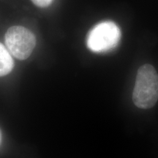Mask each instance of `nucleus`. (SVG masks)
<instances>
[{
	"instance_id": "f257e3e1",
	"label": "nucleus",
	"mask_w": 158,
	"mask_h": 158,
	"mask_svg": "<svg viewBox=\"0 0 158 158\" xmlns=\"http://www.w3.org/2000/svg\"><path fill=\"white\" fill-rule=\"evenodd\" d=\"M158 100V74L152 65L146 64L138 69L133 93L136 106L143 109L153 107Z\"/></svg>"
},
{
	"instance_id": "f03ea898",
	"label": "nucleus",
	"mask_w": 158,
	"mask_h": 158,
	"mask_svg": "<svg viewBox=\"0 0 158 158\" xmlns=\"http://www.w3.org/2000/svg\"><path fill=\"white\" fill-rule=\"evenodd\" d=\"M121 39V31L113 21H103L91 29L86 38L89 50L96 53L107 52L115 48Z\"/></svg>"
},
{
	"instance_id": "7ed1b4c3",
	"label": "nucleus",
	"mask_w": 158,
	"mask_h": 158,
	"mask_svg": "<svg viewBox=\"0 0 158 158\" xmlns=\"http://www.w3.org/2000/svg\"><path fill=\"white\" fill-rule=\"evenodd\" d=\"M5 45L10 53L19 60L29 58L36 45V37L28 29L14 26L7 31Z\"/></svg>"
},
{
	"instance_id": "20e7f679",
	"label": "nucleus",
	"mask_w": 158,
	"mask_h": 158,
	"mask_svg": "<svg viewBox=\"0 0 158 158\" xmlns=\"http://www.w3.org/2000/svg\"><path fill=\"white\" fill-rule=\"evenodd\" d=\"M14 67V61L7 48L0 43V77L9 74Z\"/></svg>"
},
{
	"instance_id": "39448f33",
	"label": "nucleus",
	"mask_w": 158,
	"mask_h": 158,
	"mask_svg": "<svg viewBox=\"0 0 158 158\" xmlns=\"http://www.w3.org/2000/svg\"><path fill=\"white\" fill-rule=\"evenodd\" d=\"M54 0H31L35 5L39 7H46L52 3Z\"/></svg>"
},
{
	"instance_id": "423d86ee",
	"label": "nucleus",
	"mask_w": 158,
	"mask_h": 158,
	"mask_svg": "<svg viewBox=\"0 0 158 158\" xmlns=\"http://www.w3.org/2000/svg\"><path fill=\"white\" fill-rule=\"evenodd\" d=\"M1 140H2V135H1V132H0V143H1Z\"/></svg>"
}]
</instances>
